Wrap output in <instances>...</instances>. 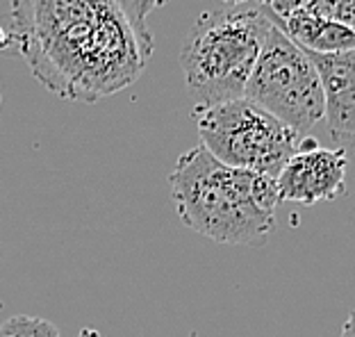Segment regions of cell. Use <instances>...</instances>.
Returning a JSON list of instances; mask_svg holds the SVG:
<instances>
[{
	"instance_id": "cell-1",
	"label": "cell",
	"mask_w": 355,
	"mask_h": 337,
	"mask_svg": "<svg viewBox=\"0 0 355 337\" xmlns=\"http://www.w3.org/2000/svg\"><path fill=\"white\" fill-rule=\"evenodd\" d=\"M10 37L37 83L76 103L135 85L153 55L135 0H12Z\"/></svg>"
},
{
	"instance_id": "cell-2",
	"label": "cell",
	"mask_w": 355,
	"mask_h": 337,
	"mask_svg": "<svg viewBox=\"0 0 355 337\" xmlns=\"http://www.w3.org/2000/svg\"><path fill=\"white\" fill-rule=\"evenodd\" d=\"M168 187L180 221L216 244L260 248L276 230V178L225 166L203 144L178 157Z\"/></svg>"
},
{
	"instance_id": "cell-3",
	"label": "cell",
	"mask_w": 355,
	"mask_h": 337,
	"mask_svg": "<svg viewBox=\"0 0 355 337\" xmlns=\"http://www.w3.org/2000/svg\"><path fill=\"white\" fill-rule=\"evenodd\" d=\"M262 7H225L203 12L184 37L180 67L193 107L244 98L246 85L269 35Z\"/></svg>"
},
{
	"instance_id": "cell-4",
	"label": "cell",
	"mask_w": 355,
	"mask_h": 337,
	"mask_svg": "<svg viewBox=\"0 0 355 337\" xmlns=\"http://www.w3.org/2000/svg\"><path fill=\"white\" fill-rule=\"evenodd\" d=\"M191 119L203 146L219 162L271 178H278L308 139L248 98L193 107Z\"/></svg>"
},
{
	"instance_id": "cell-5",
	"label": "cell",
	"mask_w": 355,
	"mask_h": 337,
	"mask_svg": "<svg viewBox=\"0 0 355 337\" xmlns=\"http://www.w3.org/2000/svg\"><path fill=\"white\" fill-rule=\"evenodd\" d=\"M244 98L305 137L326 116L324 89L310 55L273 21Z\"/></svg>"
},
{
	"instance_id": "cell-6",
	"label": "cell",
	"mask_w": 355,
	"mask_h": 337,
	"mask_svg": "<svg viewBox=\"0 0 355 337\" xmlns=\"http://www.w3.org/2000/svg\"><path fill=\"white\" fill-rule=\"evenodd\" d=\"M349 157L344 148H321L312 137L289 159L276 178L278 196L301 205L335 200L346 191Z\"/></svg>"
},
{
	"instance_id": "cell-7",
	"label": "cell",
	"mask_w": 355,
	"mask_h": 337,
	"mask_svg": "<svg viewBox=\"0 0 355 337\" xmlns=\"http://www.w3.org/2000/svg\"><path fill=\"white\" fill-rule=\"evenodd\" d=\"M308 53V51H305ZM317 69L324 89L326 116L330 137L355 135V51L346 53H308Z\"/></svg>"
},
{
	"instance_id": "cell-8",
	"label": "cell",
	"mask_w": 355,
	"mask_h": 337,
	"mask_svg": "<svg viewBox=\"0 0 355 337\" xmlns=\"http://www.w3.org/2000/svg\"><path fill=\"white\" fill-rule=\"evenodd\" d=\"M269 14V12H266ZM269 19L292 39L296 46H301L308 53H346L355 51V28L342 26V23L326 21L321 16H314L310 12H294L287 19H273L269 14Z\"/></svg>"
},
{
	"instance_id": "cell-9",
	"label": "cell",
	"mask_w": 355,
	"mask_h": 337,
	"mask_svg": "<svg viewBox=\"0 0 355 337\" xmlns=\"http://www.w3.org/2000/svg\"><path fill=\"white\" fill-rule=\"evenodd\" d=\"M0 337H62L58 326L44 317L16 315L0 326Z\"/></svg>"
},
{
	"instance_id": "cell-10",
	"label": "cell",
	"mask_w": 355,
	"mask_h": 337,
	"mask_svg": "<svg viewBox=\"0 0 355 337\" xmlns=\"http://www.w3.org/2000/svg\"><path fill=\"white\" fill-rule=\"evenodd\" d=\"M305 12L355 28V0H310L305 5Z\"/></svg>"
},
{
	"instance_id": "cell-11",
	"label": "cell",
	"mask_w": 355,
	"mask_h": 337,
	"mask_svg": "<svg viewBox=\"0 0 355 337\" xmlns=\"http://www.w3.org/2000/svg\"><path fill=\"white\" fill-rule=\"evenodd\" d=\"M310 0H271L269 3V12L273 19H287V16H292L294 12H301L305 10V5H308Z\"/></svg>"
},
{
	"instance_id": "cell-12",
	"label": "cell",
	"mask_w": 355,
	"mask_h": 337,
	"mask_svg": "<svg viewBox=\"0 0 355 337\" xmlns=\"http://www.w3.org/2000/svg\"><path fill=\"white\" fill-rule=\"evenodd\" d=\"M135 5H137V12H139L144 19H146V16L153 10H157V7H164L166 0H135Z\"/></svg>"
},
{
	"instance_id": "cell-13",
	"label": "cell",
	"mask_w": 355,
	"mask_h": 337,
	"mask_svg": "<svg viewBox=\"0 0 355 337\" xmlns=\"http://www.w3.org/2000/svg\"><path fill=\"white\" fill-rule=\"evenodd\" d=\"M342 337H355V310H351L349 317H346L342 326Z\"/></svg>"
},
{
	"instance_id": "cell-14",
	"label": "cell",
	"mask_w": 355,
	"mask_h": 337,
	"mask_svg": "<svg viewBox=\"0 0 355 337\" xmlns=\"http://www.w3.org/2000/svg\"><path fill=\"white\" fill-rule=\"evenodd\" d=\"M221 3H223L225 7H241V5L251 3V0H221Z\"/></svg>"
},
{
	"instance_id": "cell-15",
	"label": "cell",
	"mask_w": 355,
	"mask_h": 337,
	"mask_svg": "<svg viewBox=\"0 0 355 337\" xmlns=\"http://www.w3.org/2000/svg\"><path fill=\"white\" fill-rule=\"evenodd\" d=\"M10 39H12V37H7V32H5V30H0V48H7V46H10Z\"/></svg>"
},
{
	"instance_id": "cell-16",
	"label": "cell",
	"mask_w": 355,
	"mask_h": 337,
	"mask_svg": "<svg viewBox=\"0 0 355 337\" xmlns=\"http://www.w3.org/2000/svg\"><path fill=\"white\" fill-rule=\"evenodd\" d=\"M269 3H271V0H257V5H260V7H269Z\"/></svg>"
}]
</instances>
